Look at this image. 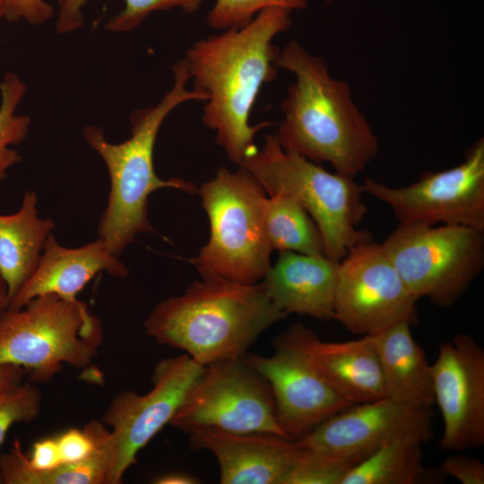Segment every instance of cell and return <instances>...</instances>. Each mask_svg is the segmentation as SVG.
<instances>
[{
    "label": "cell",
    "instance_id": "6da1fadb",
    "mask_svg": "<svg viewBox=\"0 0 484 484\" xmlns=\"http://www.w3.org/2000/svg\"><path fill=\"white\" fill-rule=\"evenodd\" d=\"M290 13L264 9L247 24L199 39L186 50L194 89L208 95L202 120L238 165L257 151L255 134L272 125H253L250 114L262 87L277 76L280 49L273 39L290 28Z\"/></svg>",
    "mask_w": 484,
    "mask_h": 484
},
{
    "label": "cell",
    "instance_id": "7a4b0ae2",
    "mask_svg": "<svg viewBox=\"0 0 484 484\" xmlns=\"http://www.w3.org/2000/svg\"><path fill=\"white\" fill-rule=\"evenodd\" d=\"M290 72L275 135L281 144L335 172L355 177L376 159L378 139L355 103L349 83L332 76L324 59L290 40L276 61Z\"/></svg>",
    "mask_w": 484,
    "mask_h": 484
},
{
    "label": "cell",
    "instance_id": "3957f363",
    "mask_svg": "<svg viewBox=\"0 0 484 484\" xmlns=\"http://www.w3.org/2000/svg\"><path fill=\"white\" fill-rule=\"evenodd\" d=\"M261 282L202 275L178 296L160 302L144 321L146 334L205 367L242 358L268 327L286 317Z\"/></svg>",
    "mask_w": 484,
    "mask_h": 484
},
{
    "label": "cell",
    "instance_id": "277c9868",
    "mask_svg": "<svg viewBox=\"0 0 484 484\" xmlns=\"http://www.w3.org/2000/svg\"><path fill=\"white\" fill-rule=\"evenodd\" d=\"M172 88L155 106L134 110L130 117L131 136L111 143L103 130L96 125L83 128V137L104 160L110 180L107 207L98 225L99 238L118 256L134 241L139 233L154 232L148 219V200L160 188H175L194 194L195 185L174 177L161 179L153 164V151L159 130L169 113L191 100L206 101L208 95L199 90L187 89L191 79L186 57L172 67Z\"/></svg>",
    "mask_w": 484,
    "mask_h": 484
},
{
    "label": "cell",
    "instance_id": "5b68a950",
    "mask_svg": "<svg viewBox=\"0 0 484 484\" xmlns=\"http://www.w3.org/2000/svg\"><path fill=\"white\" fill-rule=\"evenodd\" d=\"M247 169L272 195H292L316 223L324 255L340 262L371 234L359 229L367 214L362 186L354 177L329 172L321 164L284 148L275 134H268L261 149L239 165Z\"/></svg>",
    "mask_w": 484,
    "mask_h": 484
},
{
    "label": "cell",
    "instance_id": "8992f818",
    "mask_svg": "<svg viewBox=\"0 0 484 484\" xmlns=\"http://www.w3.org/2000/svg\"><path fill=\"white\" fill-rule=\"evenodd\" d=\"M210 222V238L189 262L202 275L244 284L260 282L273 251L265 225L266 192L245 168H220L197 190Z\"/></svg>",
    "mask_w": 484,
    "mask_h": 484
},
{
    "label": "cell",
    "instance_id": "52a82bcc",
    "mask_svg": "<svg viewBox=\"0 0 484 484\" xmlns=\"http://www.w3.org/2000/svg\"><path fill=\"white\" fill-rule=\"evenodd\" d=\"M102 341L99 318L78 299L46 294L0 313V365L23 368L32 382H49L65 364L89 367Z\"/></svg>",
    "mask_w": 484,
    "mask_h": 484
},
{
    "label": "cell",
    "instance_id": "ba28073f",
    "mask_svg": "<svg viewBox=\"0 0 484 484\" xmlns=\"http://www.w3.org/2000/svg\"><path fill=\"white\" fill-rule=\"evenodd\" d=\"M381 246L412 296L443 307L456 303L484 266L483 232L465 226L400 223Z\"/></svg>",
    "mask_w": 484,
    "mask_h": 484
},
{
    "label": "cell",
    "instance_id": "9c48e42d",
    "mask_svg": "<svg viewBox=\"0 0 484 484\" xmlns=\"http://www.w3.org/2000/svg\"><path fill=\"white\" fill-rule=\"evenodd\" d=\"M169 424L186 433L212 428L289 438L277 422L269 383L243 357L205 366Z\"/></svg>",
    "mask_w": 484,
    "mask_h": 484
},
{
    "label": "cell",
    "instance_id": "30bf717a",
    "mask_svg": "<svg viewBox=\"0 0 484 484\" xmlns=\"http://www.w3.org/2000/svg\"><path fill=\"white\" fill-rule=\"evenodd\" d=\"M364 193L385 203L400 223L459 225L484 232V140L458 165L427 172L418 181L392 187L368 177Z\"/></svg>",
    "mask_w": 484,
    "mask_h": 484
},
{
    "label": "cell",
    "instance_id": "8fae6325",
    "mask_svg": "<svg viewBox=\"0 0 484 484\" xmlns=\"http://www.w3.org/2000/svg\"><path fill=\"white\" fill-rule=\"evenodd\" d=\"M416 302L381 244L359 243L339 262L333 319L349 332L365 336L413 323Z\"/></svg>",
    "mask_w": 484,
    "mask_h": 484
},
{
    "label": "cell",
    "instance_id": "7c38bea8",
    "mask_svg": "<svg viewBox=\"0 0 484 484\" xmlns=\"http://www.w3.org/2000/svg\"><path fill=\"white\" fill-rule=\"evenodd\" d=\"M203 367L186 353L163 359L154 367L148 393L126 390L112 399L100 419L113 442L109 484L121 483L137 454L170 423Z\"/></svg>",
    "mask_w": 484,
    "mask_h": 484
},
{
    "label": "cell",
    "instance_id": "4fadbf2b",
    "mask_svg": "<svg viewBox=\"0 0 484 484\" xmlns=\"http://www.w3.org/2000/svg\"><path fill=\"white\" fill-rule=\"evenodd\" d=\"M444 430L439 446L462 451L484 444V350L470 335L440 345L431 365Z\"/></svg>",
    "mask_w": 484,
    "mask_h": 484
},
{
    "label": "cell",
    "instance_id": "5bb4252c",
    "mask_svg": "<svg viewBox=\"0 0 484 484\" xmlns=\"http://www.w3.org/2000/svg\"><path fill=\"white\" fill-rule=\"evenodd\" d=\"M431 418L430 409L385 397L354 404L296 441L302 448L348 457L359 463L396 439L415 437L428 442L432 437Z\"/></svg>",
    "mask_w": 484,
    "mask_h": 484
},
{
    "label": "cell",
    "instance_id": "9a60e30c",
    "mask_svg": "<svg viewBox=\"0 0 484 484\" xmlns=\"http://www.w3.org/2000/svg\"><path fill=\"white\" fill-rule=\"evenodd\" d=\"M270 356L243 359L269 383L277 422L284 434L298 440L321 423L354 405L336 391L298 351L274 345Z\"/></svg>",
    "mask_w": 484,
    "mask_h": 484
},
{
    "label": "cell",
    "instance_id": "2e32d148",
    "mask_svg": "<svg viewBox=\"0 0 484 484\" xmlns=\"http://www.w3.org/2000/svg\"><path fill=\"white\" fill-rule=\"evenodd\" d=\"M273 344L301 353L354 404L386 397L378 357L367 335L348 341H324L309 328L296 324L281 333Z\"/></svg>",
    "mask_w": 484,
    "mask_h": 484
},
{
    "label": "cell",
    "instance_id": "e0dca14e",
    "mask_svg": "<svg viewBox=\"0 0 484 484\" xmlns=\"http://www.w3.org/2000/svg\"><path fill=\"white\" fill-rule=\"evenodd\" d=\"M188 434L192 449L216 458L221 484H284L300 451L296 440L269 433L203 428Z\"/></svg>",
    "mask_w": 484,
    "mask_h": 484
},
{
    "label": "cell",
    "instance_id": "ac0fdd59",
    "mask_svg": "<svg viewBox=\"0 0 484 484\" xmlns=\"http://www.w3.org/2000/svg\"><path fill=\"white\" fill-rule=\"evenodd\" d=\"M101 272L119 278L128 274L127 267L100 238L81 247L69 248L50 235L36 270L6 308L20 309L32 298L46 294L76 300L77 295Z\"/></svg>",
    "mask_w": 484,
    "mask_h": 484
},
{
    "label": "cell",
    "instance_id": "d6986e66",
    "mask_svg": "<svg viewBox=\"0 0 484 484\" xmlns=\"http://www.w3.org/2000/svg\"><path fill=\"white\" fill-rule=\"evenodd\" d=\"M339 262L325 255L280 251L260 281L272 302L287 315L295 313L334 318Z\"/></svg>",
    "mask_w": 484,
    "mask_h": 484
},
{
    "label": "cell",
    "instance_id": "ffe728a7",
    "mask_svg": "<svg viewBox=\"0 0 484 484\" xmlns=\"http://www.w3.org/2000/svg\"><path fill=\"white\" fill-rule=\"evenodd\" d=\"M411 324L403 320L367 336L378 357L386 398L430 409L435 403L431 365L411 334Z\"/></svg>",
    "mask_w": 484,
    "mask_h": 484
},
{
    "label": "cell",
    "instance_id": "44dd1931",
    "mask_svg": "<svg viewBox=\"0 0 484 484\" xmlns=\"http://www.w3.org/2000/svg\"><path fill=\"white\" fill-rule=\"evenodd\" d=\"M37 203L36 193L26 191L16 212L0 214V275L7 288L6 305L36 270L56 227L50 218L39 217Z\"/></svg>",
    "mask_w": 484,
    "mask_h": 484
},
{
    "label": "cell",
    "instance_id": "7402d4cb",
    "mask_svg": "<svg viewBox=\"0 0 484 484\" xmlns=\"http://www.w3.org/2000/svg\"><path fill=\"white\" fill-rule=\"evenodd\" d=\"M89 424L93 432L96 448L88 459L63 462L56 469L36 471L28 463V454L21 443L14 439L12 448L0 455L2 484H109L113 467V442L110 429L101 419Z\"/></svg>",
    "mask_w": 484,
    "mask_h": 484
},
{
    "label": "cell",
    "instance_id": "603a6c76",
    "mask_svg": "<svg viewBox=\"0 0 484 484\" xmlns=\"http://www.w3.org/2000/svg\"><path fill=\"white\" fill-rule=\"evenodd\" d=\"M419 438L391 441L358 463L341 484H415L424 475Z\"/></svg>",
    "mask_w": 484,
    "mask_h": 484
},
{
    "label": "cell",
    "instance_id": "cb8c5ba5",
    "mask_svg": "<svg viewBox=\"0 0 484 484\" xmlns=\"http://www.w3.org/2000/svg\"><path fill=\"white\" fill-rule=\"evenodd\" d=\"M265 225L273 250L325 255L322 234L304 207L290 194L269 195Z\"/></svg>",
    "mask_w": 484,
    "mask_h": 484
},
{
    "label": "cell",
    "instance_id": "d4e9b609",
    "mask_svg": "<svg viewBox=\"0 0 484 484\" xmlns=\"http://www.w3.org/2000/svg\"><path fill=\"white\" fill-rule=\"evenodd\" d=\"M123 11L108 20L106 27L113 32H128L136 29L152 12L179 7L187 13L195 12L203 0H124ZM87 0H57L58 33H71L84 25L82 7Z\"/></svg>",
    "mask_w": 484,
    "mask_h": 484
},
{
    "label": "cell",
    "instance_id": "484cf974",
    "mask_svg": "<svg viewBox=\"0 0 484 484\" xmlns=\"http://www.w3.org/2000/svg\"><path fill=\"white\" fill-rule=\"evenodd\" d=\"M26 91L25 83L17 74L4 75L0 82V180L6 177L10 168L22 160L13 146L25 140L30 125V118L16 111Z\"/></svg>",
    "mask_w": 484,
    "mask_h": 484
},
{
    "label": "cell",
    "instance_id": "4316f807",
    "mask_svg": "<svg viewBox=\"0 0 484 484\" xmlns=\"http://www.w3.org/2000/svg\"><path fill=\"white\" fill-rule=\"evenodd\" d=\"M299 449L298 459L284 484H341L345 476L359 463L348 457L300 446Z\"/></svg>",
    "mask_w": 484,
    "mask_h": 484
},
{
    "label": "cell",
    "instance_id": "83f0119b",
    "mask_svg": "<svg viewBox=\"0 0 484 484\" xmlns=\"http://www.w3.org/2000/svg\"><path fill=\"white\" fill-rule=\"evenodd\" d=\"M307 6V0H216L206 16L209 27L218 30L240 28L262 10L281 7L298 11Z\"/></svg>",
    "mask_w": 484,
    "mask_h": 484
},
{
    "label": "cell",
    "instance_id": "f1b7e54d",
    "mask_svg": "<svg viewBox=\"0 0 484 484\" xmlns=\"http://www.w3.org/2000/svg\"><path fill=\"white\" fill-rule=\"evenodd\" d=\"M41 405L42 393L30 382H22L0 393V447L11 426L33 421Z\"/></svg>",
    "mask_w": 484,
    "mask_h": 484
},
{
    "label": "cell",
    "instance_id": "f546056e",
    "mask_svg": "<svg viewBox=\"0 0 484 484\" xmlns=\"http://www.w3.org/2000/svg\"><path fill=\"white\" fill-rule=\"evenodd\" d=\"M63 462L73 463L88 459L93 454L96 441L87 422L83 428H70L56 437Z\"/></svg>",
    "mask_w": 484,
    "mask_h": 484
},
{
    "label": "cell",
    "instance_id": "4dcf8cb0",
    "mask_svg": "<svg viewBox=\"0 0 484 484\" xmlns=\"http://www.w3.org/2000/svg\"><path fill=\"white\" fill-rule=\"evenodd\" d=\"M3 18L8 22L25 21L40 25L53 16V7L44 0H0Z\"/></svg>",
    "mask_w": 484,
    "mask_h": 484
},
{
    "label": "cell",
    "instance_id": "1f68e13d",
    "mask_svg": "<svg viewBox=\"0 0 484 484\" xmlns=\"http://www.w3.org/2000/svg\"><path fill=\"white\" fill-rule=\"evenodd\" d=\"M440 471L462 484L484 483V463L476 457L465 454L449 455L441 463Z\"/></svg>",
    "mask_w": 484,
    "mask_h": 484
},
{
    "label": "cell",
    "instance_id": "d6a6232c",
    "mask_svg": "<svg viewBox=\"0 0 484 484\" xmlns=\"http://www.w3.org/2000/svg\"><path fill=\"white\" fill-rule=\"evenodd\" d=\"M29 466L36 471H47L63 463L56 437L37 441L28 455Z\"/></svg>",
    "mask_w": 484,
    "mask_h": 484
},
{
    "label": "cell",
    "instance_id": "836d02e7",
    "mask_svg": "<svg viewBox=\"0 0 484 484\" xmlns=\"http://www.w3.org/2000/svg\"><path fill=\"white\" fill-rule=\"evenodd\" d=\"M23 368L10 365H0V393L22 382Z\"/></svg>",
    "mask_w": 484,
    "mask_h": 484
},
{
    "label": "cell",
    "instance_id": "e575fe53",
    "mask_svg": "<svg viewBox=\"0 0 484 484\" xmlns=\"http://www.w3.org/2000/svg\"><path fill=\"white\" fill-rule=\"evenodd\" d=\"M153 483L156 484H194L198 480L194 477L181 472H172L157 478Z\"/></svg>",
    "mask_w": 484,
    "mask_h": 484
},
{
    "label": "cell",
    "instance_id": "d590c367",
    "mask_svg": "<svg viewBox=\"0 0 484 484\" xmlns=\"http://www.w3.org/2000/svg\"><path fill=\"white\" fill-rule=\"evenodd\" d=\"M7 288L4 281L0 275V298L6 301Z\"/></svg>",
    "mask_w": 484,
    "mask_h": 484
},
{
    "label": "cell",
    "instance_id": "8d00e7d4",
    "mask_svg": "<svg viewBox=\"0 0 484 484\" xmlns=\"http://www.w3.org/2000/svg\"><path fill=\"white\" fill-rule=\"evenodd\" d=\"M6 308V302L4 299L0 298V313Z\"/></svg>",
    "mask_w": 484,
    "mask_h": 484
},
{
    "label": "cell",
    "instance_id": "74e56055",
    "mask_svg": "<svg viewBox=\"0 0 484 484\" xmlns=\"http://www.w3.org/2000/svg\"><path fill=\"white\" fill-rule=\"evenodd\" d=\"M3 18V9H2V4L0 1V19Z\"/></svg>",
    "mask_w": 484,
    "mask_h": 484
},
{
    "label": "cell",
    "instance_id": "f35d334b",
    "mask_svg": "<svg viewBox=\"0 0 484 484\" xmlns=\"http://www.w3.org/2000/svg\"><path fill=\"white\" fill-rule=\"evenodd\" d=\"M332 0H326V3H330Z\"/></svg>",
    "mask_w": 484,
    "mask_h": 484
}]
</instances>
